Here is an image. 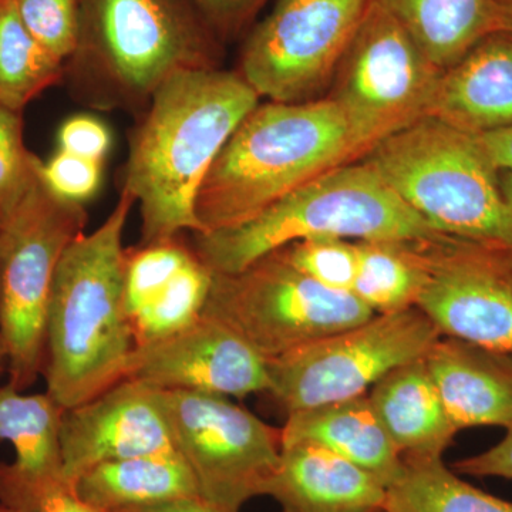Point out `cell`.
<instances>
[{
	"instance_id": "6da1fadb",
	"label": "cell",
	"mask_w": 512,
	"mask_h": 512,
	"mask_svg": "<svg viewBox=\"0 0 512 512\" xmlns=\"http://www.w3.org/2000/svg\"><path fill=\"white\" fill-rule=\"evenodd\" d=\"M261 97L238 72L188 70L154 94L130 137L121 191L140 205L141 244L200 234L195 201L205 175Z\"/></svg>"
},
{
	"instance_id": "7a4b0ae2",
	"label": "cell",
	"mask_w": 512,
	"mask_h": 512,
	"mask_svg": "<svg viewBox=\"0 0 512 512\" xmlns=\"http://www.w3.org/2000/svg\"><path fill=\"white\" fill-rule=\"evenodd\" d=\"M134 198L121 191L109 217L64 249L46 316V393L64 410L106 392L126 376L133 329L124 299L123 245Z\"/></svg>"
},
{
	"instance_id": "3957f363",
	"label": "cell",
	"mask_w": 512,
	"mask_h": 512,
	"mask_svg": "<svg viewBox=\"0 0 512 512\" xmlns=\"http://www.w3.org/2000/svg\"><path fill=\"white\" fill-rule=\"evenodd\" d=\"M369 151L329 97L259 103L228 138L202 181L195 201L201 232L251 220L302 185L362 160Z\"/></svg>"
},
{
	"instance_id": "277c9868",
	"label": "cell",
	"mask_w": 512,
	"mask_h": 512,
	"mask_svg": "<svg viewBox=\"0 0 512 512\" xmlns=\"http://www.w3.org/2000/svg\"><path fill=\"white\" fill-rule=\"evenodd\" d=\"M220 40L187 0H82L64 79L99 110H146L175 74L220 67Z\"/></svg>"
},
{
	"instance_id": "5b68a950",
	"label": "cell",
	"mask_w": 512,
	"mask_h": 512,
	"mask_svg": "<svg viewBox=\"0 0 512 512\" xmlns=\"http://www.w3.org/2000/svg\"><path fill=\"white\" fill-rule=\"evenodd\" d=\"M440 235L360 160L320 175L242 224L192 234L191 248L214 274H235L305 239L417 241Z\"/></svg>"
},
{
	"instance_id": "8992f818",
	"label": "cell",
	"mask_w": 512,
	"mask_h": 512,
	"mask_svg": "<svg viewBox=\"0 0 512 512\" xmlns=\"http://www.w3.org/2000/svg\"><path fill=\"white\" fill-rule=\"evenodd\" d=\"M431 228L512 251L500 170L478 136L423 117L362 158Z\"/></svg>"
},
{
	"instance_id": "52a82bcc",
	"label": "cell",
	"mask_w": 512,
	"mask_h": 512,
	"mask_svg": "<svg viewBox=\"0 0 512 512\" xmlns=\"http://www.w3.org/2000/svg\"><path fill=\"white\" fill-rule=\"evenodd\" d=\"M86 224L83 204L57 197L40 177L0 231V346L8 383L23 392L43 375L53 278Z\"/></svg>"
},
{
	"instance_id": "ba28073f",
	"label": "cell",
	"mask_w": 512,
	"mask_h": 512,
	"mask_svg": "<svg viewBox=\"0 0 512 512\" xmlns=\"http://www.w3.org/2000/svg\"><path fill=\"white\" fill-rule=\"evenodd\" d=\"M202 313L234 330L266 362L375 315L353 293L302 274L282 249L235 274H214Z\"/></svg>"
},
{
	"instance_id": "9c48e42d",
	"label": "cell",
	"mask_w": 512,
	"mask_h": 512,
	"mask_svg": "<svg viewBox=\"0 0 512 512\" xmlns=\"http://www.w3.org/2000/svg\"><path fill=\"white\" fill-rule=\"evenodd\" d=\"M440 338L417 306L373 315L268 362V393L286 414L365 396L397 367L426 357Z\"/></svg>"
},
{
	"instance_id": "30bf717a",
	"label": "cell",
	"mask_w": 512,
	"mask_h": 512,
	"mask_svg": "<svg viewBox=\"0 0 512 512\" xmlns=\"http://www.w3.org/2000/svg\"><path fill=\"white\" fill-rule=\"evenodd\" d=\"M441 73L400 23L369 0L326 97L372 150L429 116Z\"/></svg>"
},
{
	"instance_id": "8fae6325",
	"label": "cell",
	"mask_w": 512,
	"mask_h": 512,
	"mask_svg": "<svg viewBox=\"0 0 512 512\" xmlns=\"http://www.w3.org/2000/svg\"><path fill=\"white\" fill-rule=\"evenodd\" d=\"M178 456L202 500L239 512L264 495L281 458V429L218 394L161 392Z\"/></svg>"
},
{
	"instance_id": "7c38bea8",
	"label": "cell",
	"mask_w": 512,
	"mask_h": 512,
	"mask_svg": "<svg viewBox=\"0 0 512 512\" xmlns=\"http://www.w3.org/2000/svg\"><path fill=\"white\" fill-rule=\"evenodd\" d=\"M367 5L369 0H276L249 30L238 73L266 101L319 99Z\"/></svg>"
},
{
	"instance_id": "4fadbf2b",
	"label": "cell",
	"mask_w": 512,
	"mask_h": 512,
	"mask_svg": "<svg viewBox=\"0 0 512 512\" xmlns=\"http://www.w3.org/2000/svg\"><path fill=\"white\" fill-rule=\"evenodd\" d=\"M426 269L417 308L444 338L512 353V251L457 237L409 241Z\"/></svg>"
},
{
	"instance_id": "5bb4252c",
	"label": "cell",
	"mask_w": 512,
	"mask_h": 512,
	"mask_svg": "<svg viewBox=\"0 0 512 512\" xmlns=\"http://www.w3.org/2000/svg\"><path fill=\"white\" fill-rule=\"evenodd\" d=\"M160 392L268 393V362L220 320L202 315L167 338L134 346L126 376Z\"/></svg>"
},
{
	"instance_id": "9a60e30c",
	"label": "cell",
	"mask_w": 512,
	"mask_h": 512,
	"mask_svg": "<svg viewBox=\"0 0 512 512\" xmlns=\"http://www.w3.org/2000/svg\"><path fill=\"white\" fill-rule=\"evenodd\" d=\"M62 451L64 481L72 488L100 464L178 454L160 390L130 379L64 410Z\"/></svg>"
},
{
	"instance_id": "2e32d148",
	"label": "cell",
	"mask_w": 512,
	"mask_h": 512,
	"mask_svg": "<svg viewBox=\"0 0 512 512\" xmlns=\"http://www.w3.org/2000/svg\"><path fill=\"white\" fill-rule=\"evenodd\" d=\"M63 407L47 393L28 394L10 383L0 386V440L15 460L0 464V501L18 512H35L63 476Z\"/></svg>"
},
{
	"instance_id": "e0dca14e",
	"label": "cell",
	"mask_w": 512,
	"mask_h": 512,
	"mask_svg": "<svg viewBox=\"0 0 512 512\" xmlns=\"http://www.w3.org/2000/svg\"><path fill=\"white\" fill-rule=\"evenodd\" d=\"M386 485L329 448L284 444L264 488L282 512H383Z\"/></svg>"
},
{
	"instance_id": "ac0fdd59",
	"label": "cell",
	"mask_w": 512,
	"mask_h": 512,
	"mask_svg": "<svg viewBox=\"0 0 512 512\" xmlns=\"http://www.w3.org/2000/svg\"><path fill=\"white\" fill-rule=\"evenodd\" d=\"M429 116L473 136L512 126V32L485 36L441 73Z\"/></svg>"
},
{
	"instance_id": "d6986e66",
	"label": "cell",
	"mask_w": 512,
	"mask_h": 512,
	"mask_svg": "<svg viewBox=\"0 0 512 512\" xmlns=\"http://www.w3.org/2000/svg\"><path fill=\"white\" fill-rule=\"evenodd\" d=\"M424 360L458 431L512 427V353L441 336Z\"/></svg>"
},
{
	"instance_id": "ffe728a7",
	"label": "cell",
	"mask_w": 512,
	"mask_h": 512,
	"mask_svg": "<svg viewBox=\"0 0 512 512\" xmlns=\"http://www.w3.org/2000/svg\"><path fill=\"white\" fill-rule=\"evenodd\" d=\"M367 396L402 458H443L460 433L424 357L394 369Z\"/></svg>"
},
{
	"instance_id": "44dd1931",
	"label": "cell",
	"mask_w": 512,
	"mask_h": 512,
	"mask_svg": "<svg viewBox=\"0 0 512 512\" xmlns=\"http://www.w3.org/2000/svg\"><path fill=\"white\" fill-rule=\"evenodd\" d=\"M284 444L309 441L348 458L390 485L403 470L400 456L370 403L355 397L288 414L281 429Z\"/></svg>"
},
{
	"instance_id": "7402d4cb",
	"label": "cell",
	"mask_w": 512,
	"mask_h": 512,
	"mask_svg": "<svg viewBox=\"0 0 512 512\" xmlns=\"http://www.w3.org/2000/svg\"><path fill=\"white\" fill-rule=\"evenodd\" d=\"M73 490L103 512H141L184 498L200 497L190 468L178 454L100 464L80 477Z\"/></svg>"
},
{
	"instance_id": "603a6c76",
	"label": "cell",
	"mask_w": 512,
	"mask_h": 512,
	"mask_svg": "<svg viewBox=\"0 0 512 512\" xmlns=\"http://www.w3.org/2000/svg\"><path fill=\"white\" fill-rule=\"evenodd\" d=\"M444 72L485 36L508 30L495 0H376ZM510 32V30H508Z\"/></svg>"
},
{
	"instance_id": "cb8c5ba5",
	"label": "cell",
	"mask_w": 512,
	"mask_h": 512,
	"mask_svg": "<svg viewBox=\"0 0 512 512\" xmlns=\"http://www.w3.org/2000/svg\"><path fill=\"white\" fill-rule=\"evenodd\" d=\"M383 512H512V503L467 483L443 458H403Z\"/></svg>"
},
{
	"instance_id": "d4e9b609",
	"label": "cell",
	"mask_w": 512,
	"mask_h": 512,
	"mask_svg": "<svg viewBox=\"0 0 512 512\" xmlns=\"http://www.w3.org/2000/svg\"><path fill=\"white\" fill-rule=\"evenodd\" d=\"M352 293L375 315L414 308L427 282L426 269L409 241H355Z\"/></svg>"
},
{
	"instance_id": "484cf974",
	"label": "cell",
	"mask_w": 512,
	"mask_h": 512,
	"mask_svg": "<svg viewBox=\"0 0 512 512\" xmlns=\"http://www.w3.org/2000/svg\"><path fill=\"white\" fill-rule=\"evenodd\" d=\"M64 79V63L23 25L13 0H0V104L23 111Z\"/></svg>"
},
{
	"instance_id": "4316f807",
	"label": "cell",
	"mask_w": 512,
	"mask_h": 512,
	"mask_svg": "<svg viewBox=\"0 0 512 512\" xmlns=\"http://www.w3.org/2000/svg\"><path fill=\"white\" fill-rule=\"evenodd\" d=\"M212 276L211 269L194 252L173 281L131 319L136 345L167 338L200 318L210 293Z\"/></svg>"
},
{
	"instance_id": "83f0119b",
	"label": "cell",
	"mask_w": 512,
	"mask_h": 512,
	"mask_svg": "<svg viewBox=\"0 0 512 512\" xmlns=\"http://www.w3.org/2000/svg\"><path fill=\"white\" fill-rule=\"evenodd\" d=\"M192 256L194 251L180 237L127 249L124 299L130 322L173 281Z\"/></svg>"
},
{
	"instance_id": "f1b7e54d",
	"label": "cell",
	"mask_w": 512,
	"mask_h": 512,
	"mask_svg": "<svg viewBox=\"0 0 512 512\" xmlns=\"http://www.w3.org/2000/svg\"><path fill=\"white\" fill-rule=\"evenodd\" d=\"M42 165L26 147L22 111L0 104V231L39 183Z\"/></svg>"
},
{
	"instance_id": "f546056e",
	"label": "cell",
	"mask_w": 512,
	"mask_h": 512,
	"mask_svg": "<svg viewBox=\"0 0 512 512\" xmlns=\"http://www.w3.org/2000/svg\"><path fill=\"white\" fill-rule=\"evenodd\" d=\"M286 259L313 281L352 293L357 269L355 241L342 238H312L281 248Z\"/></svg>"
},
{
	"instance_id": "4dcf8cb0",
	"label": "cell",
	"mask_w": 512,
	"mask_h": 512,
	"mask_svg": "<svg viewBox=\"0 0 512 512\" xmlns=\"http://www.w3.org/2000/svg\"><path fill=\"white\" fill-rule=\"evenodd\" d=\"M23 25L60 62L73 55L82 22V0H13Z\"/></svg>"
},
{
	"instance_id": "1f68e13d",
	"label": "cell",
	"mask_w": 512,
	"mask_h": 512,
	"mask_svg": "<svg viewBox=\"0 0 512 512\" xmlns=\"http://www.w3.org/2000/svg\"><path fill=\"white\" fill-rule=\"evenodd\" d=\"M103 174L101 161L73 156L59 151L49 161H43V183L57 197L63 200L79 202L90 200L99 190Z\"/></svg>"
},
{
	"instance_id": "d6a6232c",
	"label": "cell",
	"mask_w": 512,
	"mask_h": 512,
	"mask_svg": "<svg viewBox=\"0 0 512 512\" xmlns=\"http://www.w3.org/2000/svg\"><path fill=\"white\" fill-rule=\"evenodd\" d=\"M221 43L252 28L269 0H187Z\"/></svg>"
},
{
	"instance_id": "836d02e7",
	"label": "cell",
	"mask_w": 512,
	"mask_h": 512,
	"mask_svg": "<svg viewBox=\"0 0 512 512\" xmlns=\"http://www.w3.org/2000/svg\"><path fill=\"white\" fill-rule=\"evenodd\" d=\"M57 143L59 151L103 163L110 150L111 134L100 120L92 116H76L64 121L57 134Z\"/></svg>"
},
{
	"instance_id": "e575fe53",
	"label": "cell",
	"mask_w": 512,
	"mask_h": 512,
	"mask_svg": "<svg viewBox=\"0 0 512 512\" xmlns=\"http://www.w3.org/2000/svg\"><path fill=\"white\" fill-rule=\"evenodd\" d=\"M505 431L507 433L503 440L483 453L457 461L453 464V470L461 476L512 480V427Z\"/></svg>"
},
{
	"instance_id": "d590c367",
	"label": "cell",
	"mask_w": 512,
	"mask_h": 512,
	"mask_svg": "<svg viewBox=\"0 0 512 512\" xmlns=\"http://www.w3.org/2000/svg\"><path fill=\"white\" fill-rule=\"evenodd\" d=\"M35 512H103L77 495L69 485L55 488L37 504Z\"/></svg>"
},
{
	"instance_id": "8d00e7d4",
	"label": "cell",
	"mask_w": 512,
	"mask_h": 512,
	"mask_svg": "<svg viewBox=\"0 0 512 512\" xmlns=\"http://www.w3.org/2000/svg\"><path fill=\"white\" fill-rule=\"evenodd\" d=\"M500 171H512V126L478 136Z\"/></svg>"
},
{
	"instance_id": "74e56055",
	"label": "cell",
	"mask_w": 512,
	"mask_h": 512,
	"mask_svg": "<svg viewBox=\"0 0 512 512\" xmlns=\"http://www.w3.org/2000/svg\"><path fill=\"white\" fill-rule=\"evenodd\" d=\"M141 512H229L222 510L217 505L207 503L200 497L184 498V500L173 501Z\"/></svg>"
},
{
	"instance_id": "f35d334b",
	"label": "cell",
	"mask_w": 512,
	"mask_h": 512,
	"mask_svg": "<svg viewBox=\"0 0 512 512\" xmlns=\"http://www.w3.org/2000/svg\"><path fill=\"white\" fill-rule=\"evenodd\" d=\"M500 185L512 227V171H500Z\"/></svg>"
},
{
	"instance_id": "ab89813d",
	"label": "cell",
	"mask_w": 512,
	"mask_h": 512,
	"mask_svg": "<svg viewBox=\"0 0 512 512\" xmlns=\"http://www.w3.org/2000/svg\"><path fill=\"white\" fill-rule=\"evenodd\" d=\"M503 10L505 20H507L508 30L512 32V0H495Z\"/></svg>"
},
{
	"instance_id": "60d3db41",
	"label": "cell",
	"mask_w": 512,
	"mask_h": 512,
	"mask_svg": "<svg viewBox=\"0 0 512 512\" xmlns=\"http://www.w3.org/2000/svg\"><path fill=\"white\" fill-rule=\"evenodd\" d=\"M0 512H18L13 510V508L8 507V505L3 504L2 501H0Z\"/></svg>"
},
{
	"instance_id": "b9f144b4",
	"label": "cell",
	"mask_w": 512,
	"mask_h": 512,
	"mask_svg": "<svg viewBox=\"0 0 512 512\" xmlns=\"http://www.w3.org/2000/svg\"><path fill=\"white\" fill-rule=\"evenodd\" d=\"M5 370V359H3L2 346H0V373Z\"/></svg>"
}]
</instances>
